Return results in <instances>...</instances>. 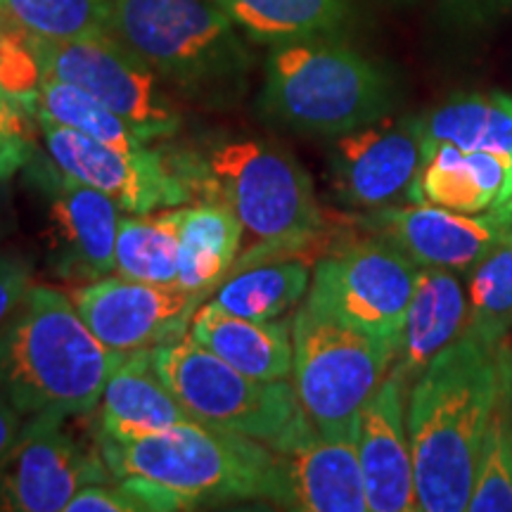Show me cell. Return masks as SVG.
Returning <instances> with one entry per match:
<instances>
[{"label":"cell","mask_w":512,"mask_h":512,"mask_svg":"<svg viewBox=\"0 0 512 512\" xmlns=\"http://www.w3.org/2000/svg\"><path fill=\"white\" fill-rule=\"evenodd\" d=\"M496 347L465 330L411 384L406 422L422 512L470 505L496 387Z\"/></svg>","instance_id":"obj_1"},{"label":"cell","mask_w":512,"mask_h":512,"mask_svg":"<svg viewBox=\"0 0 512 512\" xmlns=\"http://www.w3.org/2000/svg\"><path fill=\"white\" fill-rule=\"evenodd\" d=\"M114 482L147 512L190 510L207 503L268 501L278 505L273 448L242 434L190 420L138 439H98Z\"/></svg>","instance_id":"obj_2"},{"label":"cell","mask_w":512,"mask_h":512,"mask_svg":"<svg viewBox=\"0 0 512 512\" xmlns=\"http://www.w3.org/2000/svg\"><path fill=\"white\" fill-rule=\"evenodd\" d=\"M121 361L83 323L72 294L31 285L0 330V394L24 418H76L98 408Z\"/></svg>","instance_id":"obj_3"},{"label":"cell","mask_w":512,"mask_h":512,"mask_svg":"<svg viewBox=\"0 0 512 512\" xmlns=\"http://www.w3.org/2000/svg\"><path fill=\"white\" fill-rule=\"evenodd\" d=\"M207 202L228 204L256 245L238 256V268L268 259H297L323 233V209L309 171L285 147L259 138H233L211 145L202 162H178Z\"/></svg>","instance_id":"obj_4"},{"label":"cell","mask_w":512,"mask_h":512,"mask_svg":"<svg viewBox=\"0 0 512 512\" xmlns=\"http://www.w3.org/2000/svg\"><path fill=\"white\" fill-rule=\"evenodd\" d=\"M235 27L209 0H112L107 31L181 91L226 100L249 67Z\"/></svg>","instance_id":"obj_5"},{"label":"cell","mask_w":512,"mask_h":512,"mask_svg":"<svg viewBox=\"0 0 512 512\" xmlns=\"http://www.w3.org/2000/svg\"><path fill=\"white\" fill-rule=\"evenodd\" d=\"M392 83L368 57L339 43H280L266 60L261 110L280 126L344 136L387 117Z\"/></svg>","instance_id":"obj_6"},{"label":"cell","mask_w":512,"mask_h":512,"mask_svg":"<svg viewBox=\"0 0 512 512\" xmlns=\"http://www.w3.org/2000/svg\"><path fill=\"white\" fill-rule=\"evenodd\" d=\"M150 361L185 411L202 425L275 448L309 422L290 380L268 382L240 373L190 335L150 349Z\"/></svg>","instance_id":"obj_7"},{"label":"cell","mask_w":512,"mask_h":512,"mask_svg":"<svg viewBox=\"0 0 512 512\" xmlns=\"http://www.w3.org/2000/svg\"><path fill=\"white\" fill-rule=\"evenodd\" d=\"M292 384L313 427L354 439L363 406L394 363L396 344L302 306L292 318Z\"/></svg>","instance_id":"obj_8"},{"label":"cell","mask_w":512,"mask_h":512,"mask_svg":"<svg viewBox=\"0 0 512 512\" xmlns=\"http://www.w3.org/2000/svg\"><path fill=\"white\" fill-rule=\"evenodd\" d=\"M24 43L38 72L88 93L119 114L145 143L171 138L181 128V114L164 91L162 76L110 31L72 41L27 34Z\"/></svg>","instance_id":"obj_9"},{"label":"cell","mask_w":512,"mask_h":512,"mask_svg":"<svg viewBox=\"0 0 512 512\" xmlns=\"http://www.w3.org/2000/svg\"><path fill=\"white\" fill-rule=\"evenodd\" d=\"M418 268L382 238L349 242L313 268L306 306L349 328L399 344Z\"/></svg>","instance_id":"obj_10"},{"label":"cell","mask_w":512,"mask_h":512,"mask_svg":"<svg viewBox=\"0 0 512 512\" xmlns=\"http://www.w3.org/2000/svg\"><path fill=\"white\" fill-rule=\"evenodd\" d=\"M67 420L55 413L24 420L0 458V512H62L83 486L112 477L100 446L83 444Z\"/></svg>","instance_id":"obj_11"},{"label":"cell","mask_w":512,"mask_h":512,"mask_svg":"<svg viewBox=\"0 0 512 512\" xmlns=\"http://www.w3.org/2000/svg\"><path fill=\"white\" fill-rule=\"evenodd\" d=\"M38 126L57 169L105 192L128 214H150L192 200L181 166L162 152L150 147L124 152L53 121H38Z\"/></svg>","instance_id":"obj_12"},{"label":"cell","mask_w":512,"mask_h":512,"mask_svg":"<svg viewBox=\"0 0 512 512\" xmlns=\"http://www.w3.org/2000/svg\"><path fill=\"white\" fill-rule=\"evenodd\" d=\"M72 302L107 349L128 356L183 339L204 297L181 285L140 283L112 273L76 287Z\"/></svg>","instance_id":"obj_13"},{"label":"cell","mask_w":512,"mask_h":512,"mask_svg":"<svg viewBox=\"0 0 512 512\" xmlns=\"http://www.w3.org/2000/svg\"><path fill=\"white\" fill-rule=\"evenodd\" d=\"M420 169L418 117H382L337 136L330 155V185L337 200L349 207H389L401 197L413 202Z\"/></svg>","instance_id":"obj_14"},{"label":"cell","mask_w":512,"mask_h":512,"mask_svg":"<svg viewBox=\"0 0 512 512\" xmlns=\"http://www.w3.org/2000/svg\"><path fill=\"white\" fill-rule=\"evenodd\" d=\"M377 238L392 242L418 266L472 271L498 245L512 223L496 214H463L439 204L413 202L408 207H382L366 219Z\"/></svg>","instance_id":"obj_15"},{"label":"cell","mask_w":512,"mask_h":512,"mask_svg":"<svg viewBox=\"0 0 512 512\" xmlns=\"http://www.w3.org/2000/svg\"><path fill=\"white\" fill-rule=\"evenodd\" d=\"M278 505L302 512H366V484L354 439L323 437L309 420L273 448Z\"/></svg>","instance_id":"obj_16"},{"label":"cell","mask_w":512,"mask_h":512,"mask_svg":"<svg viewBox=\"0 0 512 512\" xmlns=\"http://www.w3.org/2000/svg\"><path fill=\"white\" fill-rule=\"evenodd\" d=\"M408 384L389 370L358 418L356 448L368 510H418L411 439L406 422Z\"/></svg>","instance_id":"obj_17"},{"label":"cell","mask_w":512,"mask_h":512,"mask_svg":"<svg viewBox=\"0 0 512 512\" xmlns=\"http://www.w3.org/2000/svg\"><path fill=\"white\" fill-rule=\"evenodd\" d=\"M48 219L57 278L93 283L114 273L121 216L112 197L57 169Z\"/></svg>","instance_id":"obj_18"},{"label":"cell","mask_w":512,"mask_h":512,"mask_svg":"<svg viewBox=\"0 0 512 512\" xmlns=\"http://www.w3.org/2000/svg\"><path fill=\"white\" fill-rule=\"evenodd\" d=\"M467 330V297L458 275L448 268L420 266L408 304L392 373L411 387L441 351Z\"/></svg>","instance_id":"obj_19"},{"label":"cell","mask_w":512,"mask_h":512,"mask_svg":"<svg viewBox=\"0 0 512 512\" xmlns=\"http://www.w3.org/2000/svg\"><path fill=\"white\" fill-rule=\"evenodd\" d=\"M100 437L138 439L195 420L152 368L150 351L124 356L100 399Z\"/></svg>","instance_id":"obj_20"},{"label":"cell","mask_w":512,"mask_h":512,"mask_svg":"<svg viewBox=\"0 0 512 512\" xmlns=\"http://www.w3.org/2000/svg\"><path fill=\"white\" fill-rule=\"evenodd\" d=\"M188 335L256 380H287L292 375V323L285 320H249L202 302Z\"/></svg>","instance_id":"obj_21"},{"label":"cell","mask_w":512,"mask_h":512,"mask_svg":"<svg viewBox=\"0 0 512 512\" xmlns=\"http://www.w3.org/2000/svg\"><path fill=\"white\" fill-rule=\"evenodd\" d=\"M510 159L494 152H465L456 145H437L422 155L413 202L479 214L489 209L508 178Z\"/></svg>","instance_id":"obj_22"},{"label":"cell","mask_w":512,"mask_h":512,"mask_svg":"<svg viewBox=\"0 0 512 512\" xmlns=\"http://www.w3.org/2000/svg\"><path fill=\"white\" fill-rule=\"evenodd\" d=\"M242 235L245 228L228 204L204 202L181 209L176 285L207 299L238 261Z\"/></svg>","instance_id":"obj_23"},{"label":"cell","mask_w":512,"mask_h":512,"mask_svg":"<svg viewBox=\"0 0 512 512\" xmlns=\"http://www.w3.org/2000/svg\"><path fill=\"white\" fill-rule=\"evenodd\" d=\"M422 155L437 145L494 152L512 159V98L505 93L456 95L418 117Z\"/></svg>","instance_id":"obj_24"},{"label":"cell","mask_w":512,"mask_h":512,"mask_svg":"<svg viewBox=\"0 0 512 512\" xmlns=\"http://www.w3.org/2000/svg\"><path fill=\"white\" fill-rule=\"evenodd\" d=\"M467 510L512 512V344L496 347V387Z\"/></svg>","instance_id":"obj_25"},{"label":"cell","mask_w":512,"mask_h":512,"mask_svg":"<svg viewBox=\"0 0 512 512\" xmlns=\"http://www.w3.org/2000/svg\"><path fill=\"white\" fill-rule=\"evenodd\" d=\"M311 285V268L302 259H268L230 271L209 302L249 320H275L294 309Z\"/></svg>","instance_id":"obj_26"},{"label":"cell","mask_w":512,"mask_h":512,"mask_svg":"<svg viewBox=\"0 0 512 512\" xmlns=\"http://www.w3.org/2000/svg\"><path fill=\"white\" fill-rule=\"evenodd\" d=\"M252 41L292 43L332 34L347 17V0H214Z\"/></svg>","instance_id":"obj_27"},{"label":"cell","mask_w":512,"mask_h":512,"mask_svg":"<svg viewBox=\"0 0 512 512\" xmlns=\"http://www.w3.org/2000/svg\"><path fill=\"white\" fill-rule=\"evenodd\" d=\"M181 209L133 214L119 219L114 275L140 283L176 285Z\"/></svg>","instance_id":"obj_28"},{"label":"cell","mask_w":512,"mask_h":512,"mask_svg":"<svg viewBox=\"0 0 512 512\" xmlns=\"http://www.w3.org/2000/svg\"><path fill=\"white\" fill-rule=\"evenodd\" d=\"M29 110L36 121H53V124L74 128L83 136L98 140L102 145L117 147V150L138 152L147 147L145 140L119 114L107 110L105 105L79 91L72 83H64L41 72H38L34 91H31Z\"/></svg>","instance_id":"obj_29"},{"label":"cell","mask_w":512,"mask_h":512,"mask_svg":"<svg viewBox=\"0 0 512 512\" xmlns=\"http://www.w3.org/2000/svg\"><path fill=\"white\" fill-rule=\"evenodd\" d=\"M467 330L494 344L512 330V226L472 268L467 285Z\"/></svg>","instance_id":"obj_30"},{"label":"cell","mask_w":512,"mask_h":512,"mask_svg":"<svg viewBox=\"0 0 512 512\" xmlns=\"http://www.w3.org/2000/svg\"><path fill=\"white\" fill-rule=\"evenodd\" d=\"M110 12L112 0H3V15L24 34L48 41L102 34Z\"/></svg>","instance_id":"obj_31"},{"label":"cell","mask_w":512,"mask_h":512,"mask_svg":"<svg viewBox=\"0 0 512 512\" xmlns=\"http://www.w3.org/2000/svg\"><path fill=\"white\" fill-rule=\"evenodd\" d=\"M29 105L15 91L0 55V181H10L34 155Z\"/></svg>","instance_id":"obj_32"},{"label":"cell","mask_w":512,"mask_h":512,"mask_svg":"<svg viewBox=\"0 0 512 512\" xmlns=\"http://www.w3.org/2000/svg\"><path fill=\"white\" fill-rule=\"evenodd\" d=\"M147 512V505L136 494L121 486L88 484L67 503L64 512Z\"/></svg>","instance_id":"obj_33"},{"label":"cell","mask_w":512,"mask_h":512,"mask_svg":"<svg viewBox=\"0 0 512 512\" xmlns=\"http://www.w3.org/2000/svg\"><path fill=\"white\" fill-rule=\"evenodd\" d=\"M31 287V266L19 256L0 254V330Z\"/></svg>","instance_id":"obj_34"},{"label":"cell","mask_w":512,"mask_h":512,"mask_svg":"<svg viewBox=\"0 0 512 512\" xmlns=\"http://www.w3.org/2000/svg\"><path fill=\"white\" fill-rule=\"evenodd\" d=\"M22 425H24V415L19 413L8 399H5V394H0V458L5 456V451L12 446V441L17 439Z\"/></svg>","instance_id":"obj_35"},{"label":"cell","mask_w":512,"mask_h":512,"mask_svg":"<svg viewBox=\"0 0 512 512\" xmlns=\"http://www.w3.org/2000/svg\"><path fill=\"white\" fill-rule=\"evenodd\" d=\"M491 214H496L498 219H503L505 223H512V159H510V169H508V178H505L503 190L498 192V197L494 204L489 207Z\"/></svg>","instance_id":"obj_36"},{"label":"cell","mask_w":512,"mask_h":512,"mask_svg":"<svg viewBox=\"0 0 512 512\" xmlns=\"http://www.w3.org/2000/svg\"><path fill=\"white\" fill-rule=\"evenodd\" d=\"M5 181H0V240L8 235L10 230V202H8V190H5Z\"/></svg>","instance_id":"obj_37"},{"label":"cell","mask_w":512,"mask_h":512,"mask_svg":"<svg viewBox=\"0 0 512 512\" xmlns=\"http://www.w3.org/2000/svg\"><path fill=\"white\" fill-rule=\"evenodd\" d=\"M0 12H3V0H0Z\"/></svg>","instance_id":"obj_38"}]
</instances>
